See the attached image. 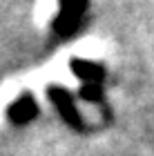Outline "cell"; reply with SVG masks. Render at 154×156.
I'll list each match as a JSON object with an SVG mask.
<instances>
[{"mask_svg":"<svg viewBox=\"0 0 154 156\" xmlns=\"http://www.w3.org/2000/svg\"><path fill=\"white\" fill-rule=\"evenodd\" d=\"M81 9H83V5H74V7L69 5L67 9L60 13V18H58V25H56V27H58L60 31H72L74 27H76V20H78L74 11H81Z\"/></svg>","mask_w":154,"mask_h":156,"instance_id":"3957f363","label":"cell"},{"mask_svg":"<svg viewBox=\"0 0 154 156\" xmlns=\"http://www.w3.org/2000/svg\"><path fill=\"white\" fill-rule=\"evenodd\" d=\"M11 118L13 120H18V123H25V120H29L34 114H36V105H34V101L31 98H27V96H23L20 101L16 103V105H11Z\"/></svg>","mask_w":154,"mask_h":156,"instance_id":"7a4b0ae2","label":"cell"},{"mask_svg":"<svg viewBox=\"0 0 154 156\" xmlns=\"http://www.w3.org/2000/svg\"><path fill=\"white\" fill-rule=\"evenodd\" d=\"M49 96H52V101L58 105V109L63 112V116L65 118H69L72 123H78V114H76V109H74V103H72V98H69L63 89H52L49 91Z\"/></svg>","mask_w":154,"mask_h":156,"instance_id":"6da1fadb","label":"cell"}]
</instances>
